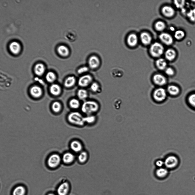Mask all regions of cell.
Instances as JSON below:
<instances>
[{
  "label": "cell",
  "instance_id": "cell-19",
  "mask_svg": "<svg viewBox=\"0 0 195 195\" xmlns=\"http://www.w3.org/2000/svg\"><path fill=\"white\" fill-rule=\"evenodd\" d=\"M140 40L143 44L148 45L151 42L152 38L150 35L146 32L142 33L140 35Z\"/></svg>",
  "mask_w": 195,
  "mask_h": 195
},
{
  "label": "cell",
  "instance_id": "cell-25",
  "mask_svg": "<svg viewBox=\"0 0 195 195\" xmlns=\"http://www.w3.org/2000/svg\"><path fill=\"white\" fill-rule=\"evenodd\" d=\"M69 105L71 109L75 110L78 109L80 106L81 103L78 98H72L69 102Z\"/></svg>",
  "mask_w": 195,
  "mask_h": 195
},
{
  "label": "cell",
  "instance_id": "cell-38",
  "mask_svg": "<svg viewBox=\"0 0 195 195\" xmlns=\"http://www.w3.org/2000/svg\"><path fill=\"white\" fill-rule=\"evenodd\" d=\"M185 35V33L183 31L181 30H178L175 32L174 37L177 40H180L184 37Z\"/></svg>",
  "mask_w": 195,
  "mask_h": 195
},
{
  "label": "cell",
  "instance_id": "cell-20",
  "mask_svg": "<svg viewBox=\"0 0 195 195\" xmlns=\"http://www.w3.org/2000/svg\"><path fill=\"white\" fill-rule=\"evenodd\" d=\"M11 52L13 54L17 55L20 52L21 47L20 44L17 41H13L11 43L9 46Z\"/></svg>",
  "mask_w": 195,
  "mask_h": 195
},
{
  "label": "cell",
  "instance_id": "cell-30",
  "mask_svg": "<svg viewBox=\"0 0 195 195\" xmlns=\"http://www.w3.org/2000/svg\"><path fill=\"white\" fill-rule=\"evenodd\" d=\"M187 100L188 104L195 109V92L189 94L187 97Z\"/></svg>",
  "mask_w": 195,
  "mask_h": 195
},
{
  "label": "cell",
  "instance_id": "cell-1",
  "mask_svg": "<svg viewBox=\"0 0 195 195\" xmlns=\"http://www.w3.org/2000/svg\"><path fill=\"white\" fill-rule=\"evenodd\" d=\"M99 108V105L97 101L91 100L85 101L81 106L82 112L87 115H93L98 111Z\"/></svg>",
  "mask_w": 195,
  "mask_h": 195
},
{
  "label": "cell",
  "instance_id": "cell-18",
  "mask_svg": "<svg viewBox=\"0 0 195 195\" xmlns=\"http://www.w3.org/2000/svg\"><path fill=\"white\" fill-rule=\"evenodd\" d=\"M77 81L76 78L74 76H69L65 79L64 82V85L66 88H71L75 85Z\"/></svg>",
  "mask_w": 195,
  "mask_h": 195
},
{
  "label": "cell",
  "instance_id": "cell-42",
  "mask_svg": "<svg viewBox=\"0 0 195 195\" xmlns=\"http://www.w3.org/2000/svg\"><path fill=\"white\" fill-rule=\"evenodd\" d=\"M47 195H55L53 194V193H50L48 194Z\"/></svg>",
  "mask_w": 195,
  "mask_h": 195
},
{
  "label": "cell",
  "instance_id": "cell-40",
  "mask_svg": "<svg viewBox=\"0 0 195 195\" xmlns=\"http://www.w3.org/2000/svg\"><path fill=\"white\" fill-rule=\"evenodd\" d=\"M61 104L57 102H54L52 105V108L54 111L58 112L61 110Z\"/></svg>",
  "mask_w": 195,
  "mask_h": 195
},
{
  "label": "cell",
  "instance_id": "cell-41",
  "mask_svg": "<svg viewBox=\"0 0 195 195\" xmlns=\"http://www.w3.org/2000/svg\"><path fill=\"white\" fill-rule=\"evenodd\" d=\"M164 164V162L161 160H157L156 162V165L159 167H162Z\"/></svg>",
  "mask_w": 195,
  "mask_h": 195
},
{
  "label": "cell",
  "instance_id": "cell-17",
  "mask_svg": "<svg viewBox=\"0 0 195 195\" xmlns=\"http://www.w3.org/2000/svg\"><path fill=\"white\" fill-rule=\"evenodd\" d=\"M161 11L163 15L168 17H171L173 16L175 13L174 9L171 7L166 5L162 7Z\"/></svg>",
  "mask_w": 195,
  "mask_h": 195
},
{
  "label": "cell",
  "instance_id": "cell-39",
  "mask_svg": "<svg viewBox=\"0 0 195 195\" xmlns=\"http://www.w3.org/2000/svg\"><path fill=\"white\" fill-rule=\"evenodd\" d=\"M46 79L49 82H52L55 80L56 76L54 73L51 72H49L47 74L46 76Z\"/></svg>",
  "mask_w": 195,
  "mask_h": 195
},
{
  "label": "cell",
  "instance_id": "cell-4",
  "mask_svg": "<svg viewBox=\"0 0 195 195\" xmlns=\"http://www.w3.org/2000/svg\"><path fill=\"white\" fill-rule=\"evenodd\" d=\"M164 51L163 45L158 42L153 43L150 46L149 52L151 55L155 58L161 56L163 54Z\"/></svg>",
  "mask_w": 195,
  "mask_h": 195
},
{
  "label": "cell",
  "instance_id": "cell-31",
  "mask_svg": "<svg viewBox=\"0 0 195 195\" xmlns=\"http://www.w3.org/2000/svg\"><path fill=\"white\" fill-rule=\"evenodd\" d=\"M51 93L55 95H58L61 93V89L60 87L58 85L54 84L52 85L50 89Z\"/></svg>",
  "mask_w": 195,
  "mask_h": 195
},
{
  "label": "cell",
  "instance_id": "cell-35",
  "mask_svg": "<svg viewBox=\"0 0 195 195\" xmlns=\"http://www.w3.org/2000/svg\"><path fill=\"white\" fill-rule=\"evenodd\" d=\"M154 27L156 30L161 31H163L165 29L166 25L164 22L161 21H158L155 23Z\"/></svg>",
  "mask_w": 195,
  "mask_h": 195
},
{
  "label": "cell",
  "instance_id": "cell-32",
  "mask_svg": "<svg viewBox=\"0 0 195 195\" xmlns=\"http://www.w3.org/2000/svg\"><path fill=\"white\" fill-rule=\"evenodd\" d=\"M45 68L44 65L41 63L37 64L35 67V73L38 75H41L44 73Z\"/></svg>",
  "mask_w": 195,
  "mask_h": 195
},
{
  "label": "cell",
  "instance_id": "cell-12",
  "mask_svg": "<svg viewBox=\"0 0 195 195\" xmlns=\"http://www.w3.org/2000/svg\"><path fill=\"white\" fill-rule=\"evenodd\" d=\"M168 94L172 97L178 95L180 93V88L178 85L175 84H170L167 87L166 89Z\"/></svg>",
  "mask_w": 195,
  "mask_h": 195
},
{
  "label": "cell",
  "instance_id": "cell-24",
  "mask_svg": "<svg viewBox=\"0 0 195 195\" xmlns=\"http://www.w3.org/2000/svg\"><path fill=\"white\" fill-rule=\"evenodd\" d=\"M176 56V52L172 49H168L165 53V58L168 61H172L175 58Z\"/></svg>",
  "mask_w": 195,
  "mask_h": 195
},
{
  "label": "cell",
  "instance_id": "cell-37",
  "mask_svg": "<svg viewBox=\"0 0 195 195\" xmlns=\"http://www.w3.org/2000/svg\"><path fill=\"white\" fill-rule=\"evenodd\" d=\"M165 75L168 77L174 76L175 74L174 69L170 67H167L164 70Z\"/></svg>",
  "mask_w": 195,
  "mask_h": 195
},
{
  "label": "cell",
  "instance_id": "cell-21",
  "mask_svg": "<svg viewBox=\"0 0 195 195\" xmlns=\"http://www.w3.org/2000/svg\"><path fill=\"white\" fill-rule=\"evenodd\" d=\"M127 42L128 45L130 47L135 46L138 42V38L136 35L134 33L129 35L127 39Z\"/></svg>",
  "mask_w": 195,
  "mask_h": 195
},
{
  "label": "cell",
  "instance_id": "cell-26",
  "mask_svg": "<svg viewBox=\"0 0 195 195\" xmlns=\"http://www.w3.org/2000/svg\"><path fill=\"white\" fill-rule=\"evenodd\" d=\"M77 95L78 98L82 100H85L88 96L87 91L83 88H81L78 89Z\"/></svg>",
  "mask_w": 195,
  "mask_h": 195
},
{
  "label": "cell",
  "instance_id": "cell-15",
  "mask_svg": "<svg viewBox=\"0 0 195 195\" xmlns=\"http://www.w3.org/2000/svg\"><path fill=\"white\" fill-rule=\"evenodd\" d=\"M64 37L66 39L71 42H73L77 38V35L74 30L70 29L67 30L65 33Z\"/></svg>",
  "mask_w": 195,
  "mask_h": 195
},
{
  "label": "cell",
  "instance_id": "cell-3",
  "mask_svg": "<svg viewBox=\"0 0 195 195\" xmlns=\"http://www.w3.org/2000/svg\"><path fill=\"white\" fill-rule=\"evenodd\" d=\"M167 94L166 89L162 87H158L153 91L152 96L155 101L161 102L166 100Z\"/></svg>",
  "mask_w": 195,
  "mask_h": 195
},
{
  "label": "cell",
  "instance_id": "cell-33",
  "mask_svg": "<svg viewBox=\"0 0 195 195\" xmlns=\"http://www.w3.org/2000/svg\"><path fill=\"white\" fill-rule=\"evenodd\" d=\"M96 117L94 115H88L84 116V121L85 124H93L96 122Z\"/></svg>",
  "mask_w": 195,
  "mask_h": 195
},
{
  "label": "cell",
  "instance_id": "cell-22",
  "mask_svg": "<svg viewBox=\"0 0 195 195\" xmlns=\"http://www.w3.org/2000/svg\"><path fill=\"white\" fill-rule=\"evenodd\" d=\"M166 60L162 58L158 59L155 62L156 67L160 71H164L167 67Z\"/></svg>",
  "mask_w": 195,
  "mask_h": 195
},
{
  "label": "cell",
  "instance_id": "cell-27",
  "mask_svg": "<svg viewBox=\"0 0 195 195\" xmlns=\"http://www.w3.org/2000/svg\"><path fill=\"white\" fill-rule=\"evenodd\" d=\"M26 190L25 187L21 185L17 186L13 190L12 195H25Z\"/></svg>",
  "mask_w": 195,
  "mask_h": 195
},
{
  "label": "cell",
  "instance_id": "cell-8",
  "mask_svg": "<svg viewBox=\"0 0 195 195\" xmlns=\"http://www.w3.org/2000/svg\"><path fill=\"white\" fill-rule=\"evenodd\" d=\"M61 161V158L59 155L54 154L49 157L47 162V164L49 167L54 168L58 166Z\"/></svg>",
  "mask_w": 195,
  "mask_h": 195
},
{
  "label": "cell",
  "instance_id": "cell-34",
  "mask_svg": "<svg viewBox=\"0 0 195 195\" xmlns=\"http://www.w3.org/2000/svg\"><path fill=\"white\" fill-rule=\"evenodd\" d=\"M91 91L95 93H98L100 91V87L99 84L96 82H93L90 85Z\"/></svg>",
  "mask_w": 195,
  "mask_h": 195
},
{
  "label": "cell",
  "instance_id": "cell-10",
  "mask_svg": "<svg viewBox=\"0 0 195 195\" xmlns=\"http://www.w3.org/2000/svg\"><path fill=\"white\" fill-rule=\"evenodd\" d=\"M179 163L178 158L174 155H170L167 157L164 162L166 167L168 168L171 169L176 167Z\"/></svg>",
  "mask_w": 195,
  "mask_h": 195
},
{
  "label": "cell",
  "instance_id": "cell-7",
  "mask_svg": "<svg viewBox=\"0 0 195 195\" xmlns=\"http://www.w3.org/2000/svg\"><path fill=\"white\" fill-rule=\"evenodd\" d=\"M87 63L88 67L90 69L95 70L100 67L101 61L98 56L96 55H92L89 57Z\"/></svg>",
  "mask_w": 195,
  "mask_h": 195
},
{
  "label": "cell",
  "instance_id": "cell-9",
  "mask_svg": "<svg viewBox=\"0 0 195 195\" xmlns=\"http://www.w3.org/2000/svg\"><path fill=\"white\" fill-rule=\"evenodd\" d=\"M70 147L72 152L79 154L83 150V146L82 142L79 140L75 139L72 140L70 144Z\"/></svg>",
  "mask_w": 195,
  "mask_h": 195
},
{
  "label": "cell",
  "instance_id": "cell-13",
  "mask_svg": "<svg viewBox=\"0 0 195 195\" xmlns=\"http://www.w3.org/2000/svg\"><path fill=\"white\" fill-rule=\"evenodd\" d=\"M70 190V185L67 182H64L59 186L57 189L58 195H67Z\"/></svg>",
  "mask_w": 195,
  "mask_h": 195
},
{
  "label": "cell",
  "instance_id": "cell-11",
  "mask_svg": "<svg viewBox=\"0 0 195 195\" xmlns=\"http://www.w3.org/2000/svg\"><path fill=\"white\" fill-rule=\"evenodd\" d=\"M75 158V154L72 152H67L65 153L61 157L62 161L67 165H70L73 163Z\"/></svg>",
  "mask_w": 195,
  "mask_h": 195
},
{
  "label": "cell",
  "instance_id": "cell-5",
  "mask_svg": "<svg viewBox=\"0 0 195 195\" xmlns=\"http://www.w3.org/2000/svg\"><path fill=\"white\" fill-rule=\"evenodd\" d=\"M153 83L158 87H162L166 85L167 79L166 76L160 73L154 74L152 77Z\"/></svg>",
  "mask_w": 195,
  "mask_h": 195
},
{
  "label": "cell",
  "instance_id": "cell-2",
  "mask_svg": "<svg viewBox=\"0 0 195 195\" xmlns=\"http://www.w3.org/2000/svg\"><path fill=\"white\" fill-rule=\"evenodd\" d=\"M68 122L71 124L78 126H83L85 124L84 116L79 112L74 111L69 113L67 116Z\"/></svg>",
  "mask_w": 195,
  "mask_h": 195
},
{
  "label": "cell",
  "instance_id": "cell-36",
  "mask_svg": "<svg viewBox=\"0 0 195 195\" xmlns=\"http://www.w3.org/2000/svg\"><path fill=\"white\" fill-rule=\"evenodd\" d=\"M89 68L88 66H83L79 67L77 70V73L79 75H84L89 71Z\"/></svg>",
  "mask_w": 195,
  "mask_h": 195
},
{
  "label": "cell",
  "instance_id": "cell-6",
  "mask_svg": "<svg viewBox=\"0 0 195 195\" xmlns=\"http://www.w3.org/2000/svg\"><path fill=\"white\" fill-rule=\"evenodd\" d=\"M93 82V77L90 74H87L82 75L77 81L78 85L81 88L86 87L90 85Z\"/></svg>",
  "mask_w": 195,
  "mask_h": 195
},
{
  "label": "cell",
  "instance_id": "cell-14",
  "mask_svg": "<svg viewBox=\"0 0 195 195\" xmlns=\"http://www.w3.org/2000/svg\"><path fill=\"white\" fill-rule=\"evenodd\" d=\"M159 38L160 40L166 45H170L173 42V39L172 36L167 33H161L159 35Z\"/></svg>",
  "mask_w": 195,
  "mask_h": 195
},
{
  "label": "cell",
  "instance_id": "cell-29",
  "mask_svg": "<svg viewBox=\"0 0 195 195\" xmlns=\"http://www.w3.org/2000/svg\"><path fill=\"white\" fill-rule=\"evenodd\" d=\"M168 170L164 168H160L157 170L156 172V174L157 177L160 178H163L165 177L168 175Z\"/></svg>",
  "mask_w": 195,
  "mask_h": 195
},
{
  "label": "cell",
  "instance_id": "cell-28",
  "mask_svg": "<svg viewBox=\"0 0 195 195\" xmlns=\"http://www.w3.org/2000/svg\"><path fill=\"white\" fill-rule=\"evenodd\" d=\"M30 93L33 97H38L41 95L42 91L40 87L37 86H34L31 89Z\"/></svg>",
  "mask_w": 195,
  "mask_h": 195
},
{
  "label": "cell",
  "instance_id": "cell-16",
  "mask_svg": "<svg viewBox=\"0 0 195 195\" xmlns=\"http://www.w3.org/2000/svg\"><path fill=\"white\" fill-rule=\"evenodd\" d=\"M58 54L61 56L66 57H68L70 53V51L68 47L66 45H62L59 46L57 48Z\"/></svg>",
  "mask_w": 195,
  "mask_h": 195
},
{
  "label": "cell",
  "instance_id": "cell-23",
  "mask_svg": "<svg viewBox=\"0 0 195 195\" xmlns=\"http://www.w3.org/2000/svg\"><path fill=\"white\" fill-rule=\"evenodd\" d=\"M89 154L86 151L83 150L78 154L77 159L78 162L81 164L86 163L88 160Z\"/></svg>",
  "mask_w": 195,
  "mask_h": 195
}]
</instances>
